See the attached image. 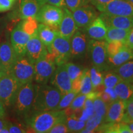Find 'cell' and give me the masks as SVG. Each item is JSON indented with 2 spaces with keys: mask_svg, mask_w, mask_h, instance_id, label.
I'll return each mask as SVG.
<instances>
[{
  "mask_svg": "<svg viewBox=\"0 0 133 133\" xmlns=\"http://www.w3.org/2000/svg\"><path fill=\"white\" fill-rule=\"evenodd\" d=\"M62 94L54 86L45 84L35 85V96L32 110L35 112L54 110L62 98Z\"/></svg>",
  "mask_w": 133,
  "mask_h": 133,
  "instance_id": "cell-1",
  "label": "cell"
},
{
  "mask_svg": "<svg viewBox=\"0 0 133 133\" xmlns=\"http://www.w3.org/2000/svg\"><path fill=\"white\" fill-rule=\"evenodd\" d=\"M64 110H49L35 112L27 120L33 132L47 133L56 123L65 118Z\"/></svg>",
  "mask_w": 133,
  "mask_h": 133,
  "instance_id": "cell-2",
  "label": "cell"
},
{
  "mask_svg": "<svg viewBox=\"0 0 133 133\" xmlns=\"http://www.w3.org/2000/svg\"><path fill=\"white\" fill-rule=\"evenodd\" d=\"M35 96V85L32 82L21 85L12 105L18 115L26 116L32 110Z\"/></svg>",
  "mask_w": 133,
  "mask_h": 133,
  "instance_id": "cell-3",
  "label": "cell"
},
{
  "mask_svg": "<svg viewBox=\"0 0 133 133\" xmlns=\"http://www.w3.org/2000/svg\"><path fill=\"white\" fill-rule=\"evenodd\" d=\"M106 41L91 39L88 43V52H89L93 66L100 71H104L109 69L107 59Z\"/></svg>",
  "mask_w": 133,
  "mask_h": 133,
  "instance_id": "cell-4",
  "label": "cell"
},
{
  "mask_svg": "<svg viewBox=\"0 0 133 133\" xmlns=\"http://www.w3.org/2000/svg\"><path fill=\"white\" fill-rule=\"evenodd\" d=\"M21 84L12 75L7 74L0 78V101L6 107L14 104Z\"/></svg>",
  "mask_w": 133,
  "mask_h": 133,
  "instance_id": "cell-5",
  "label": "cell"
},
{
  "mask_svg": "<svg viewBox=\"0 0 133 133\" xmlns=\"http://www.w3.org/2000/svg\"><path fill=\"white\" fill-rule=\"evenodd\" d=\"M21 85L33 81L35 74L34 64L25 56L17 57L9 73Z\"/></svg>",
  "mask_w": 133,
  "mask_h": 133,
  "instance_id": "cell-6",
  "label": "cell"
},
{
  "mask_svg": "<svg viewBox=\"0 0 133 133\" xmlns=\"http://www.w3.org/2000/svg\"><path fill=\"white\" fill-rule=\"evenodd\" d=\"M46 48L57 66L66 64L71 57L70 39H65L59 35L56 36L52 44Z\"/></svg>",
  "mask_w": 133,
  "mask_h": 133,
  "instance_id": "cell-7",
  "label": "cell"
},
{
  "mask_svg": "<svg viewBox=\"0 0 133 133\" xmlns=\"http://www.w3.org/2000/svg\"><path fill=\"white\" fill-rule=\"evenodd\" d=\"M56 63L51 55L48 52L44 57L34 64L33 80L38 84H47L56 70Z\"/></svg>",
  "mask_w": 133,
  "mask_h": 133,
  "instance_id": "cell-8",
  "label": "cell"
},
{
  "mask_svg": "<svg viewBox=\"0 0 133 133\" xmlns=\"http://www.w3.org/2000/svg\"><path fill=\"white\" fill-rule=\"evenodd\" d=\"M64 16L62 8L49 4H44L36 15L38 22L58 29Z\"/></svg>",
  "mask_w": 133,
  "mask_h": 133,
  "instance_id": "cell-9",
  "label": "cell"
},
{
  "mask_svg": "<svg viewBox=\"0 0 133 133\" xmlns=\"http://www.w3.org/2000/svg\"><path fill=\"white\" fill-rule=\"evenodd\" d=\"M48 52L47 48L40 40L38 33L31 36L26 44V57L33 64H35L45 57Z\"/></svg>",
  "mask_w": 133,
  "mask_h": 133,
  "instance_id": "cell-10",
  "label": "cell"
},
{
  "mask_svg": "<svg viewBox=\"0 0 133 133\" xmlns=\"http://www.w3.org/2000/svg\"><path fill=\"white\" fill-rule=\"evenodd\" d=\"M50 82L61 92L62 96L71 91V81L65 64L57 66L50 79Z\"/></svg>",
  "mask_w": 133,
  "mask_h": 133,
  "instance_id": "cell-11",
  "label": "cell"
},
{
  "mask_svg": "<svg viewBox=\"0 0 133 133\" xmlns=\"http://www.w3.org/2000/svg\"><path fill=\"white\" fill-rule=\"evenodd\" d=\"M71 13L78 29H86L97 16L95 9L87 4L77 8Z\"/></svg>",
  "mask_w": 133,
  "mask_h": 133,
  "instance_id": "cell-12",
  "label": "cell"
},
{
  "mask_svg": "<svg viewBox=\"0 0 133 133\" xmlns=\"http://www.w3.org/2000/svg\"><path fill=\"white\" fill-rule=\"evenodd\" d=\"M101 12L112 16H133V4L128 0H112Z\"/></svg>",
  "mask_w": 133,
  "mask_h": 133,
  "instance_id": "cell-13",
  "label": "cell"
},
{
  "mask_svg": "<svg viewBox=\"0 0 133 133\" xmlns=\"http://www.w3.org/2000/svg\"><path fill=\"white\" fill-rule=\"evenodd\" d=\"M31 36L24 31L20 26L17 25L11 34V43L18 57L25 56L26 47Z\"/></svg>",
  "mask_w": 133,
  "mask_h": 133,
  "instance_id": "cell-14",
  "label": "cell"
},
{
  "mask_svg": "<svg viewBox=\"0 0 133 133\" xmlns=\"http://www.w3.org/2000/svg\"><path fill=\"white\" fill-rule=\"evenodd\" d=\"M63 11L64 16L58 27L59 34L65 39H70L78 28L76 26L71 11L66 7L63 8Z\"/></svg>",
  "mask_w": 133,
  "mask_h": 133,
  "instance_id": "cell-15",
  "label": "cell"
},
{
  "mask_svg": "<svg viewBox=\"0 0 133 133\" xmlns=\"http://www.w3.org/2000/svg\"><path fill=\"white\" fill-rule=\"evenodd\" d=\"M86 37L87 36L85 33L80 31H76L71 38V57L80 59L85 56L88 48Z\"/></svg>",
  "mask_w": 133,
  "mask_h": 133,
  "instance_id": "cell-16",
  "label": "cell"
},
{
  "mask_svg": "<svg viewBox=\"0 0 133 133\" xmlns=\"http://www.w3.org/2000/svg\"><path fill=\"white\" fill-rule=\"evenodd\" d=\"M127 101L117 99L108 104L104 122H120L126 107Z\"/></svg>",
  "mask_w": 133,
  "mask_h": 133,
  "instance_id": "cell-17",
  "label": "cell"
},
{
  "mask_svg": "<svg viewBox=\"0 0 133 133\" xmlns=\"http://www.w3.org/2000/svg\"><path fill=\"white\" fill-rule=\"evenodd\" d=\"M11 42L6 41L0 44V64L9 74L17 58Z\"/></svg>",
  "mask_w": 133,
  "mask_h": 133,
  "instance_id": "cell-18",
  "label": "cell"
},
{
  "mask_svg": "<svg viewBox=\"0 0 133 133\" xmlns=\"http://www.w3.org/2000/svg\"><path fill=\"white\" fill-rule=\"evenodd\" d=\"M107 27L131 30L133 27V16H112L102 13L100 15Z\"/></svg>",
  "mask_w": 133,
  "mask_h": 133,
  "instance_id": "cell-19",
  "label": "cell"
},
{
  "mask_svg": "<svg viewBox=\"0 0 133 133\" xmlns=\"http://www.w3.org/2000/svg\"><path fill=\"white\" fill-rule=\"evenodd\" d=\"M46 3L44 0H21L20 4V16L22 19L35 18L36 15Z\"/></svg>",
  "mask_w": 133,
  "mask_h": 133,
  "instance_id": "cell-20",
  "label": "cell"
},
{
  "mask_svg": "<svg viewBox=\"0 0 133 133\" xmlns=\"http://www.w3.org/2000/svg\"><path fill=\"white\" fill-rule=\"evenodd\" d=\"M108 27L101 17H96L86 28V33L89 38L96 40L105 39Z\"/></svg>",
  "mask_w": 133,
  "mask_h": 133,
  "instance_id": "cell-21",
  "label": "cell"
},
{
  "mask_svg": "<svg viewBox=\"0 0 133 133\" xmlns=\"http://www.w3.org/2000/svg\"><path fill=\"white\" fill-rule=\"evenodd\" d=\"M59 35L58 29L41 23L38 24V35L46 47L51 45L56 36Z\"/></svg>",
  "mask_w": 133,
  "mask_h": 133,
  "instance_id": "cell-22",
  "label": "cell"
},
{
  "mask_svg": "<svg viewBox=\"0 0 133 133\" xmlns=\"http://www.w3.org/2000/svg\"><path fill=\"white\" fill-rule=\"evenodd\" d=\"M132 59V50L126 45H124V47L114 56L108 57L107 62L109 67L110 66L118 67L124 63Z\"/></svg>",
  "mask_w": 133,
  "mask_h": 133,
  "instance_id": "cell-23",
  "label": "cell"
},
{
  "mask_svg": "<svg viewBox=\"0 0 133 133\" xmlns=\"http://www.w3.org/2000/svg\"><path fill=\"white\" fill-rule=\"evenodd\" d=\"M97 132L132 133L127 123L123 122H104L96 129Z\"/></svg>",
  "mask_w": 133,
  "mask_h": 133,
  "instance_id": "cell-24",
  "label": "cell"
},
{
  "mask_svg": "<svg viewBox=\"0 0 133 133\" xmlns=\"http://www.w3.org/2000/svg\"><path fill=\"white\" fill-rule=\"evenodd\" d=\"M129 31H130V30L118 29V28L115 27H108L107 32L105 39L107 42L120 41L126 44Z\"/></svg>",
  "mask_w": 133,
  "mask_h": 133,
  "instance_id": "cell-25",
  "label": "cell"
},
{
  "mask_svg": "<svg viewBox=\"0 0 133 133\" xmlns=\"http://www.w3.org/2000/svg\"><path fill=\"white\" fill-rule=\"evenodd\" d=\"M118 98L128 101L133 95V83L121 80L114 87Z\"/></svg>",
  "mask_w": 133,
  "mask_h": 133,
  "instance_id": "cell-26",
  "label": "cell"
},
{
  "mask_svg": "<svg viewBox=\"0 0 133 133\" xmlns=\"http://www.w3.org/2000/svg\"><path fill=\"white\" fill-rule=\"evenodd\" d=\"M114 71L123 80L133 83V61H128L118 66Z\"/></svg>",
  "mask_w": 133,
  "mask_h": 133,
  "instance_id": "cell-27",
  "label": "cell"
},
{
  "mask_svg": "<svg viewBox=\"0 0 133 133\" xmlns=\"http://www.w3.org/2000/svg\"><path fill=\"white\" fill-rule=\"evenodd\" d=\"M38 22L36 21L35 18L30 17L23 19V21L21 22L18 25L31 36L38 33Z\"/></svg>",
  "mask_w": 133,
  "mask_h": 133,
  "instance_id": "cell-28",
  "label": "cell"
},
{
  "mask_svg": "<svg viewBox=\"0 0 133 133\" xmlns=\"http://www.w3.org/2000/svg\"><path fill=\"white\" fill-rule=\"evenodd\" d=\"M92 91H93V88L91 80L89 70L86 69L83 70L81 89L79 93L83 94H87Z\"/></svg>",
  "mask_w": 133,
  "mask_h": 133,
  "instance_id": "cell-29",
  "label": "cell"
},
{
  "mask_svg": "<svg viewBox=\"0 0 133 133\" xmlns=\"http://www.w3.org/2000/svg\"><path fill=\"white\" fill-rule=\"evenodd\" d=\"M104 122V118L94 113L89 117L86 121V125L84 128L91 131L92 132H95L96 129L100 124Z\"/></svg>",
  "mask_w": 133,
  "mask_h": 133,
  "instance_id": "cell-30",
  "label": "cell"
},
{
  "mask_svg": "<svg viewBox=\"0 0 133 133\" xmlns=\"http://www.w3.org/2000/svg\"><path fill=\"white\" fill-rule=\"evenodd\" d=\"M121 80V78L115 71H109L103 77V84L105 87L114 88Z\"/></svg>",
  "mask_w": 133,
  "mask_h": 133,
  "instance_id": "cell-31",
  "label": "cell"
},
{
  "mask_svg": "<svg viewBox=\"0 0 133 133\" xmlns=\"http://www.w3.org/2000/svg\"><path fill=\"white\" fill-rule=\"evenodd\" d=\"M77 94L78 93L71 91L69 92H68L67 94L62 96L57 108L55 110H63L64 109H66V107H69L71 103L72 102L73 100L77 96Z\"/></svg>",
  "mask_w": 133,
  "mask_h": 133,
  "instance_id": "cell-32",
  "label": "cell"
},
{
  "mask_svg": "<svg viewBox=\"0 0 133 133\" xmlns=\"http://www.w3.org/2000/svg\"><path fill=\"white\" fill-rule=\"evenodd\" d=\"M93 105H94V113L101 116L104 119L108 107L107 103L105 102L99 96L93 101Z\"/></svg>",
  "mask_w": 133,
  "mask_h": 133,
  "instance_id": "cell-33",
  "label": "cell"
},
{
  "mask_svg": "<svg viewBox=\"0 0 133 133\" xmlns=\"http://www.w3.org/2000/svg\"><path fill=\"white\" fill-rule=\"evenodd\" d=\"M65 66L66 71H67L71 82L81 75L83 72V70L81 69L80 66L72 62H67L66 64H65Z\"/></svg>",
  "mask_w": 133,
  "mask_h": 133,
  "instance_id": "cell-34",
  "label": "cell"
},
{
  "mask_svg": "<svg viewBox=\"0 0 133 133\" xmlns=\"http://www.w3.org/2000/svg\"><path fill=\"white\" fill-rule=\"evenodd\" d=\"M89 73H90L91 80L94 91L97 86L103 84V75L101 71L94 66L91 68L89 70Z\"/></svg>",
  "mask_w": 133,
  "mask_h": 133,
  "instance_id": "cell-35",
  "label": "cell"
},
{
  "mask_svg": "<svg viewBox=\"0 0 133 133\" xmlns=\"http://www.w3.org/2000/svg\"><path fill=\"white\" fill-rule=\"evenodd\" d=\"M121 121L125 123L133 122V95L127 101L125 112Z\"/></svg>",
  "mask_w": 133,
  "mask_h": 133,
  "instance_id": "cell-36",
  "label": "cell"
},
{
  "mask_svg": "<svg viewBox=\"0 0 133 133\" xmlns=\"http://www.w3.org/2000/svg\"><path fill=\"white\" fill-rule=\"evenodd\" d=\"M126 45L125 44L120 41H111L107 42V52L108 57H112Z\"/></svg>",
  "mask_w": 133,
  "mask_h": 133,
  "instance_id": "cell-37",
  "label": "cell"
},
{
  "mask_svg": "<svg viewBox=\"0 0 133 133\" xmlns=\"http://www.w3.org/2000/svg\"><path fill=\"white\" fill-rule=\"evenodd\" d=\"M65 118L60 121L57 123H56L53 127L49 131L48 133H65L70 132L66 124Z\"/></svg>",
  "mask_w": 133,
  "mask_h": 133,
  "instance_id": "cell-38",
  "label": "cell"
},
{
  "mask_svg": "<svg viewBox=\"0 0 133 133\" xmlns=\"http://www.w3.org/2000/svg\"><path fill=\"white\" fill-rule=\"evenodd\" d=\"M89 1H90V0H65L66 7L71 12L81 6L87 4Z\"/></svg>",
  "mask_w": 133,
  "mask_h": 133,
  "instance_id": "cell-39",
  "label": "cell"
},
{
  "mask_svg": "<svg viewBox=\"0 0 133 133\" xmlns=\"http://www.w3.org/2000/svg\"><path fill=\"white\" fill-rule=\"evenodd\" d=\"M86 99H87L86 94H81V93H79V94H78L77 96L74 98V99L73 100L72 102L71 103L70 107L74 109H78V108L83 107Z\"/></svg>",
  "mask_w": 133,
  "mask_h": 133,
  "instance_id": "cell-40",
  "label": "cell"
},
{
  "mask_svg": "<svg viewBox=\"0 0 133 133\" xmlns=\"http://www.w3.org/2000/svg\"><path fill=\"white\" fill-rule=\"evenodd\" d=\"M17 0H0V12L9 11L12 8Z\"/></svg>",
  "mask_w": 133,
  "mask_h": 133,
  "instance_id": "cell-41",
  "label": "cell"
},
{
  "mask_svg": "<svg viewBox=\"0 0 133 133\" xmlns=\"http://www.w3.org/2000/svg\"><path fill=\"white\" fill-rule=\"evenodd\" d=\"M9 133H24L27 132L25 129L20 124L9 123L8 125Z\"/></svg>",
  "mask_w": 133,
  "mask_h": 133,
  "instance_id": "cell-42",
  "label": "cell"
},
{
  "mask_svg": "<svg viewBox=\"0 0 133 133\" xmlns=\"http://www.w3.org/2000/svg\"><path fill=\"white\" fill-rule=\"evenodd\" d=\"M83 109L85 112L88 114V115L90 116L92 114H94V105H93V101L89 99H86L83 105Z\"/></svg>",
  "mask_w": 133,
  "mask_h": 133,
  "instance_id": "cell-43",
  "label": "cell"
},
{
  "mask_svg": "<svg viewBox=\"0 0 133 133\" xmlns=\"http://www.w3.org/2000/svg\"><path fill=\"white\" fill-rule=\"evenodd\" d=\"M112 1V0H90V2L100 12H102L105 6Z\"/></svg>",
  "mask_w": 133,
  "mask_h": 133,
  "instance_id": "cell-44",
  "label": "cell"
},
{
  "mask_svg": "<svg viewBox=\"0 0 133 133\" xmlns=\"http://www.w3.org/2000/svg\"><path fill=\"white\" fill-rule=\"evenodd\" d=\"M82 75L71 82V91H74V92L78 93V94H79V92H80Z\"/></svg>",
  "mask_w": 133,
  "mask_h": 133,
  "instance_id": "cell-45",
  "label": "cell"
},
{
  "mask_svg": "<svg viewBox=\"0 0 133 133\" xmlns=\"http://www.w3.org/2000/svg\"><path fill=\"white\" fill-rule=\"evenodd\" d=\"M44 1L46 4H49L53 5V6H57L62 9L66 7L65 0H44Z\"/></svg>",
  "mask_w": 133,
  "mask_h": 133,
  "instance_id": "cell-46",
  "label": "cell"
},
{
  "mask_svg": "<svg viewBox=\"0 0 133 133\" xmlns=\"http://www.w3.org/2000/svg\"><path fill=\"white\" fill-rule=\"evenodd\" d=\"M104 91L106 92L108 94H109V95L110 96V97L111 99H112V101H115V100H116L117 99H118V98L117 95H116L115 91V90H114V88L105 87Z\"/></svg>",
  "mask_w": 133,
  "mask_h": 133,
  "instance_id": "cell-47",
  "label": "cell"
},
{
  "mask_svg": "<svg viewBox=\"0 0 133 133\" xmlns=\"http://www.w3.org/2000/svg\"><path fill=\"white\" fill-rule=\"evenodd\" d=\"M126 45L130 49L133 50V27L130 30L127 40L126 42Z\"/></svg>",
  "mask_w": 133,
  "mask_h": 133,
  "instance_id": "cell-48",
  "label": "cell"
},
{
  "mask_svg": "<svg viewBox=\"0 0 133 133\" xmlns=\"http://www.w3.org/2000/svg\"><path fill=\"white\" fill-rule=\"evenodd\" d=\"M99 97L102 99L105 102L107 103V104H109L111 102H112V100L110 96L107 94V92L105 91H102V92H99Z\"/></svg>",
  "mask_w": 133,
  "mask_h": 133,
  "instance_id": "cell-49",
  "label": "cell"
},
{
  "mask_svg": "<svg viewBox=\"0 0 133 133\" xmlns=\"http://www.w3.org/2000/svg\"><path fill=\"white\" fill-rule=\"evenodd\" d=\"M5 116H6V107L0 101V117L5 118Z\"/></svg>",
  "mask_w": 133,
  "mask_h": 133,
  "instance_id": "cell-50",
  "label": "cell"
},
{
  "mask_svg": "<svg viewBox=\"0 0 133 133\" xmlns=\"http://www.w3.org/2000/svg\"><path fill=\"white\" fill-rule=\"evenodd\" d=\"M4 118H5L0 117V131L4 128L8 126V123H9V122L6 121Z\"/></svg>",
  "mask_w": 133,
  "mask_h": 133,
  "instance_id": "cell-51",
  "label": "cell"
},
{
  "mask_svg": "<svg viewBox=\"0 0 133 133\" xmlns=\"http://www.w3.org/2000/svg\"><path fill=\"white\" fill-rule=\"evenodd\" d=\"M7 74H8L7 71L5 70L4 68L2 66V65L0 64V78L2 77L3 75H4Z\"/></svg>",
  "mask_w": 133,
  "mask_h": 133,
  "instance_id": "cell-52",
  "label": "cell"
},
{
  "mask_svg": "<svg viewBox=\"0 0 133 133\" xmlns=\"http://www.w3.org/2000/svg\"><path fill=\"white\" fill-rule=\"evenodd\" d=\"M0 133H9V129H8V126H6V127H5L1 129L0 131Z\"/></svg>",
  "mask_w": 133,
  "mask_h": 133,
  "instance_id": "cell-53",
  "label": "cell"
},
{
  "mask_svg": "<svg viewBox=\"0 0 133 133\" xmlns=\"http://www.w3.org/2000/svg\"><path fill=\"white\" fill-rule=\"evenodd\" d=\"M128 125V127L130 129L131 132L133 133V122L129 123H127Z\"/></svg>",
  "mask_w": 133,
  "mask_h": 133,
  "instance_id": "cell-54",
  "label": "cell"
},
{
  "mask_svg": "<svg viewBox=\"0 0 133 133\" xmlns=\"http://www.w3.org/2000/svg\"><path fill=\"white\" fill-rule=\"evenodd\" d=\"M128 1H129V2L132 3V4H133V0H128Z\"/></svg>",
  "mask_w": 133,
  "mask_h": 133,
  "instance_id": "cell-55",
  "label": "cell"
}]
</instances>
